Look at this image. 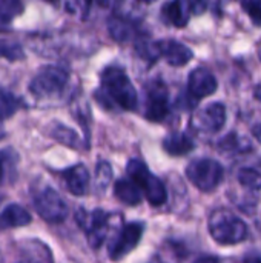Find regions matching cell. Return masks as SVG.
<instances>
[{"label":"cell","instance_id":"obj_1","mask_svg":"<svg viewBox=\"0 0 261 263\" xmlns=\"http://www.w3.org/2000/svg\"><path fill=\"white\" fill-rule=\"evenodd\" d=\"M100 80H102V91L95 92L98 102L105 103L106 100H109L126 111H134L137 108L138 105L137 91L122 68L114 65L105 68L100 76Z\"/></svg>","mask_w":261,"mask_h":263},{"label":"cell","instance_id":"obj_2","mask_svg":"<svg viewBox=\"0 0 261 263\" xmlns=\"http://www.w3.org/2000/svg\"><path fill=\"white\" fill-rule=\"evenodd\" d=\"M209 233L220 245H235L246 239L248 227L235 214L217 210L209 217Z\"/></svg>","mask_w":261,"mask_h":263},{"label":"cell","instance_id":"obj_3","mask_svg":"<svg viewBox=\"0 0 261 263\" xmlns=\"http://www.w3.org/2000/svg\"><path fill=\"white\" fill-rule=\"evenodd\" d=\"M126 170L131 180H134L138 185L143 196L149 200L152 206H160L166 202L168 193L163 182L158 177H155L142 160H129Z\"/></svg>","mask_w":261,"mask_h":263},{"label":"cell","instance_id":"obj_4","mask_svg":"<svg viewBox=\"0 0 261 263\" xmlns=\"http://www.w3.org/2000/svg\"><path fill=\"white\" fill-rule=\"evenodd\" d=\"M69 72L63 66L48 65L43 66L31 80L29 91L35 97H52L60 94L68 85Z\"/></svg>","mask_w":261,"mask_h":263},{"label":"cell","instance_id":"obj_5","mask_svg":"<svg viewBox=\"0 0 261 263\" xmlns=\"http://www.w3.org/2000/svg\"><path fill=\"white\" fill-rule=\"evenodd\" d=\"M223 176V166L214 159H197L192 160L186 168V177L202 191L215 190L222 183Z\"/></svg>","mask_w":261,"mask_h":263},{"label":"cell","instance_id":"obj_6","mask_svg":"<svg viewBox=\"0 0 261 263\" xmlns=\"http://www.w3.org/2000/svg\"><path fill=\"white\" fill-rule=\"evenodd\" d=\"M34 206L42 219L49 223H60L68 216V205L52 188H45L34 197Z\"/></svg>","mask_w":261,"mask_h":263},{"label":"cell","instance_id":"obj_7","mask_svg":"<svg viewBox=\"0 0 261 263\" xmlns=\"http://www.w3.org/2000/svg\"><path fill=\"white\" fill-rule=\"evenodd\" d=\"M108 214L102 210H94L91 213L80 210L77 213V222L86 231L88 242L92 248H98L103 243L108 233Z\"/></svg>","mask_w":261,"mask_h":263},{"label":"cell","instance_id":"obj_8","mask_svg":"<svg viewBox=\"0 0 261 263\" xmlns=\"http://www.w3.org/2000/svg\"><path fill=\"white\" fill-rule=\"evenodd\" d=\"M143 231H145L143 223L132 222L125 225L109 245V257L112 260H120L125 256H128L138 245Z\"/></svg>","mask_w":261,"mask_h":263},{"label":"cell","instance_id":"obj_9","mask_svg":"<svg viewBox=\"0 0 261 263\" xmlns=\"http://www.w3.org/2000/svg\"><path fill=\"white\" fill-rule=\"evenodd\" d=\"M146 119L152 122L163 120L169 112V94L162 82H151L146 85Z\"/></svg>","mask_w":261,"mask_h":263},{"label":"cell","instance_id":"obj_10","mask_svg":"<svg viewBox=\"0 0 261 263\" xmlns=\"http://www.w3.org/2000/svg\"><path fill=\"white\" fill-rule=\"evenodd\" d=\"M217 79L206 68H195L188 77V96L192 100H202L217 91Z\"/></svg>","mask_w":261,"mask_h":263},{"label":"cell","instance_id":"obj_11","mask_svg":"<svg viewBox=\"0 0 261 263\" xmlns=\"http://www.w3.org/2000/svg\"><path fill=\"white\" fill-rule=\"evenodd\" d=\"M157 46H158L160 57H165L166 62L172 66H185L186 63L191 62L194 55L186 45L177 40H162L157 42Z\"/></svg>","mask_w":261,"mask_h":263},{"label":"cell","instance_id":"obj_12","mask_svg":"<svg viewBox=\"0 0 261 263\" xmlns=\"http://www.w3.org/2000/svg\"><path fill=\"white\" fill-rule=\"evenodd\" d=\"M200 122V129L217 133L225 126L226 122V106L220 102L211 103L203 109V112L198 117Z\"/></svg>","mask_w":261,"mask_h":263},{"label":"cell","instance_id":"obj_13","mask_svg":"<svg viewBox=\"0 0 261 263\" xmlns=\"http://www.w3.org/2000/svg\"><path fill=\"white\" fill-rule=\"evenodd\" d=\"M63 179L66 183V188L74 196H83L89 185V173L85 165L78 163L71 168H68L63 173Z\"/></svg>","mask_w":261,"mask_h":263},{"label":"cell","instance_id":"obj_14","mask_svg":"<svg viewBox=\"0 0 261 263\" xmlns=\"http://www.w3.org/2000/svg\"><path fill=\"white\" fill-rule=\"evenodd\" d=\"M189 3L188 0H171L163 5L162 8V15L166 22L177 28H183L189 22Z\"/></svg>","mask_w":261,"mask_h":263},{"label":"cell","instance_id":"obj_15","mask_svg":"<svg viewBox=\"0 0 261 263\" xmlns=\"http://www.w3.org/2000/svg\"><path fill=\"white\" fill-rule=\"evenodd\" d=\"M114 194L120 202L126 205H132V206L138 205L143 199V193L138 188V185L134 180H126V179H122L115 183Z\"/></svg>","mask_w":261,"mask_h":263},{"label":"cell","instance_id":"obj_16","mask_svg":"<svg viewBox=\"0 0 261 263\" xmlns=\"http://www.w3.org/2000/svg\"><path fill=\"white\" fill-rule=\"evenodd\" d=\"M32 220L31 214L20 205H9L0 214V223L8 228H18L26 227Z\"/></svg>","mask_w":261,"mask_h":263},{"label":"cell","instance_id":"obj_17","mask_svg":"<svg viewBox=\"0 0 261 263\" xmlns=\"http://www.w3.org/2000/svg\"><path fill=\"white\" fill-rule=\"evenodd\" d=\"M163 149L171 156H185L194 149V142L183 133H171L163 140Z\"/></svg>","mask_w":261,"mask_h":263},{"label":"cell","instance_id":"obj_18","mask_svg":"<svg viewBox=\"0 0 261 263\" xmlns=\"http://www.w3.org/2000/svg\"><path fill=\"white\" fill-rule=\"evenodd\" d=\"M108 29L111 37L117 42H128L134 37V25L126 18L112 17L108 23Z\"/></svg>","mask_w":261,"mask_h":263},{"label":"cell","instance_id":"obj_19","mask_svg":"<svg viewBox=\"0 0 261 263\" xmlns=\"http://www.w3.org/2000/svg\"><path fill=\"white\" fill-rule=\"evenodd\" d=\"M20 106H22L20 99H17L11 91L0 88V116L3 119L12 117L18 111Z\"/></svg>","mask_w":261,"mask_h":263},{"label":"cell","instance_id":"obj_20","mask_svg":"<svg viewBox=\"0 0 261 263\" xmlns=\"http://www.w3.org/2000/svg\"><path fill=\"white\" fill-rule=\"evenodd\" d=\"M23 12L22 0H0V26L11 23Z\"/></svg>","mask_w":261,"mask_h":263},{"label":"cell","instance_id":"obj_21","mask_svg":"<svg viewBox=\"0 0 261 263\" xmlns=\"http://www.w3.org/2000/svg\"><path fill=\"white\" fill-rule=\"evenodd\" d=\"M23 57H25V52L20 43L9 40V39H0V59L17 62V60H22Z\"/></svg>","mask_w":261,"mask_h":263},{"label":"cell","instance_id":"obj_22","mask_svg":"<svg viewBox=\"0 0 261 263\" xmlns=\"http://www.w3.org/2000/svg\"><path fill=\"white\" fill-rule=\"evenodd\" d=\"M238 182L248 190L258 191L261 190V173L254 168H243L238 173Z\"/></svg>","mask_w":261,"mask_h":263},{"label":"cell","instance_id":"obj_23","mask_svg":"<svg viewBox=\"0 0 261 263\" xmlns=\"http://www.w3.org/2000/svg\"><path fill=\"white\" fill-rule=\"evenodd\" d=\"M52 137L57 139L58 142L68 145V146H72V148H75V146H77V142H78L77 134H75L72 129L63 126V125H57V126L52 129Z\"/></svg>","mask_w":261,"mask_h":263},{"label":"cell","instance_id":"obj_24","mask_svg":"<svg viewBox=\"0 0 261 263\" xmlns=\"http://www.w3.org/2000/svg\"><path fill=\"white\" fill-rule=\"evenodd\" d=\"M17 156L11 149L0 151V183L6 179V171H9V166L14 168Z\"/></svg>","mask_w":261,"mask_h":263},{"label":"cell","instance_id":"obj_25","mask_svg":"<svg viewBox=\"0 0 261 263\" xmlns=\"http://www.w3.org/2000/svg\"><path fill=\"white\" fill-rule=\"evenodd\" d=\"M242 6L255 25H261V0H242Z\"/></svg>","mask_w":261,"mask_h":263},{"label":"cell","instance_id":"obj_26","mask_svg":"<svg viewBox=\"0 0 261 263\" xmlns=\"http://www.w3.org/2000/svg\"><path fill=\"white\" fill-rule=\"evenodd\" d=\"M111 177H112V170H111L109 163L108 162L98 163V166H97V185L105 188L111 182Z\"/></svg>","mask_w":261,"mask_h":263},{"label":"cell","instance_id":"obj_27","mask_svg":"<svg viewBox=\"0 0 261 263\" xmlns=\"http://www.w3.org/2000/svg\"><path fill=\"white\" fill-rule=\"evenodd\" d=\"M188 3H189L191 12H194V14H203L208 9L209 0H188Z\"/></svg>","mask_w":261,"mask_h":263},{"label":"cell","instance_id":"obj_28","mask_svg":"<svg viewBox=\"0 0 261 263\" xmlns=\"http://www.w3.org/2000/svg\"><path fill=\"white\" fill-rule=\"evenodd\" d=\"M72 3H75L77 6L74 9H71V12H75V11H82L83 12V17H86L88 11H89V3L91 0H72Z\"/></svg>","mask_w":261,"mask_h":263},{"label":"cell","instance_id":"obj_29","mask_svg":"<svg viewBox=\"0 0 261 263\" xmlns=\"http://www.w3.org/2000/svg\"><path fill=\"white\" fill-rule=\"evenodd\" d=\"M194 263H222V260L214 256H203V257L197 259Z\"/></svg>","mask_w":261,"mask_h":263},{"label":"cell","instance_id":"obj_30","mask_svg":"<svg viewBox=\"0 0 261 263\" xmlns=\"http://www.w3.org/2000/svg\"><path fill=\"white\" fill-rule=\"evenodd\" d=\"M252 134H254V137L258 140L261 143V125H257V126H254V129H252Z\"/></svg>","mask_w":261,"mask_h":263},{"label":"cell","instance_id":"obj_31","mask_svg":"<svg viewBox=\"0 0 261 263\" xmlns=\"http://www.w3.org/2000/svg\"><path fill=\"white\" fill-rule=\"evenodd\" d=\"M3 120H5V119L0 116V140H2V139L5 137V134H6V133H5V126H3Z\"/></svg>","mask_w":261,"mask_h":263},{"label":"cell","instance_id":"obj_32","mask_svg":"<svg viewBox=\"0 0 261 263\" xmlns=\"http://www.w3.org/2000/svg\"><path fill=\"white\" fill-rule=\"evenodd\" d=\"M245 263H261L260 257H248Z\"/></svg>","mask_w":261,"mask_h":263},{"label":"cell","instance_id":"obj_33","mask_svg":"<svg viewBox=\"0 0 261 263\" xmlns=\"http://www.w3.org/2000/svg\"><path fill=\"white\" fill-rule=\"evenodd\" d=\"M255 97L261 100V85H258L257 88H255Z\"/></svg>","mask_w":261,"mask_h":263},{"label":"cell","instance_id":"obj_34","mask_svg":"<svg viewBox=\"0 0 261 263\" xmlns=\"http://www.w3.org/2000/svg\"><path fill=\"white\" fill-rule=\"evenodd\" d=\"M138 2H145V3H151V2H155V0H138Z\"/></svg>","mask_w":261,"mask_h":263},{"label":"cell","instance_id":"obj_35","mask_svg":"<svg viewBox=\"0 0 261 263\" xmlns=\"http://www.w3.org/2000/svg\"><path fill=\"white\" fill-rule=\"evenodd\" d=\"M46 2H49V3H57L58 0H46Z\"/></svg>","mask_w":261,"mask_h":263},{"label":"cell","instance_id":"obj_36","mask_svg":"<svg viewBox=\"0 0 261 263\" xmlns=\"http://www.w3.org/2000/svg\"><path fill=\"white\" fill-rule=\"evenodd\" d=\"M260 57H261V52H260Z\"/></svg>","mask_w":261,"mask_h":263}]
</instances>
